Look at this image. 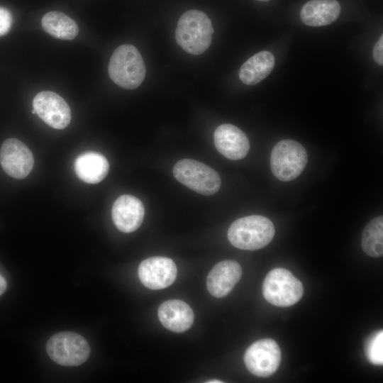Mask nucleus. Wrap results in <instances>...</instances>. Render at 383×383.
I'll return each instance as SVG.
<instances>
[{"label":"nucleus","mask_w":383,"mask_h":383,"mask_svg":"<svg viewBox=\"0 0 383 383\" xmlns=\"http://www.w3.org/2000/svg\"><path fill=\"white\" fill-rule=\"evenodd\" d=\"M213 31L207 15L201 11L192 9L179 18L174 36L176 42L184 51L197 55L209 48Z\"/></svg>","instance_id":"obj_1"},{"label":"nucleus","mask_w":383,"mask_h":383,"mask_svg":"<svg viewBox=\"0 0 383 383\" xmlns=\"http://www.w3.org/2000/svg\"><path fill=\"white\" fill-rule=\"evenodd\" d=\"M108 73L111 79L119 87L133 89L145 79L146 68L142 55L133 45L124 44L112 53Z\"/></svg>","instance_id":"obj_2"},{"label":"nucleus","mask_w":383,"mask_h":383,"mask_svg":"<svg viewBox=\"0 0 383 383\" xmlns=\"http://www.w3.org/2000/svg\"><path fill=\"white\" fill-rule=\"evenodd\" d=\"M274 232V225L269 218L252 215L235 220L228 230V238L237 248L254 250L269 244Z\"/></svg>","instance_id":"obj_3"},{"label":"nucleus","mask_w":383,"mask_h":383,"mask_svg":"<svg viewBox=\"0 0 383 383\" xmlns=\"http://www.w3.org/2000/svg\"><path fill=\"white\" fill-rule=\"evenodd\" d=\"M307 163V152L302 145L293 140H282L273 148L270 167L279 180L289 182L299 177Z\"/></svg>","instance_id":"obj_4"},{"label":"nucleus","mask_w":383,"mask_h":383,"mask_svg":"<svg viewBox=\"0 0 383 383\" xmlns=\"http://www.w3.org/2000/svg\"><path fill=\"white\" fill-rule=\"evenodd\" d=\"M302 283L291 272L275 268L269 272L262 284V294L270 304L287 307L297 303L302 297Z\"/></svg>","instance_id":"obj_5"},{"label":"nucleus","mask_w":383,"mask_h":383,"mask_svg":"<svg viewBox=\"0 0 383 383\" xmlns=\"http://www.w3.org/2000/svg\"><path fill=\"white\" fill-rule=\"evenodd\" d=\"M173 174L177 181L202 195L216 194L221 187L218 172L199 161L182 159L174 166Z\"/></svg>","instance_id":"obj_6"},{"label":"nucleus","mask_w":383,"mask_h":383,"mask_svg":"<svg viewBox=\"0 0 383 383\" xmlns=\"http://www.w3.org/2000/svg\"><path fill=\"white\" fill-rule=\"evenodd\" d=\"M46 351L58 365L73 367L87 361L90 355V347L81 335L64 331L50 337L46 344Z\"/></svg>","instance_id":"obj_7"},{"label":"nucleus","mask_w":383,"mask_h":383,"mask_svg":"<svg viewBox=\"0 0 383 383\" xmlns=\"http://www.w3.org/2000/svg\"><path fill=\"white\" fill-rule=\"evenodd\" d=\"M281 350L271 338H264L253 343L245 351L244 362L252 374L267 377L274 374L281 362Z\"/></svg>","instance_id":"obj_8"},{"label":"nucleus","mask_w":383,"mask_h":383,"mask_svg":"<svg viewBox=\"0 0 383 383\" xmlns=\"http://www.w3.org/2000/svg\"><path fill=\"white\" fill-rule=\"evenodd\" d=\"M0 163L8 175L21 179L32 171L34 158L30 150L22 141L9 138L1 147Z\"/></svg>","instance_id":"obj_9"},{"label":"nucleus","mask_w":383,"mask_h":383,"mask_svg":"<svg viewBox=\"0 0 383 383\" xmlns=\"http://www.w3.org/2000/svg\"><path fill=\"white\" fill-rule=\"evenodd\" d=\"M35 113L49 126L55 129L65 128L71 121V110L57 94L43 91L37 94L33 100Z\"/></svg>","instance_id":"obj_10"},{"label":"nucleus","mask_w":383,"mask_h":383,"mask_svg":"<svg viewBox=\"0 0 383 383\" xmlns=\"http://www.w3.org/2000/svg\"><path fill=\"white\" fill-rule=\"evenodd\" d=\"M138 277L142 284L150 289H162L170 286L177 277L174 261L166 257L155 256L141 262Z\"/></svg>","instance_id":"obj_11"},{"label":"nucleus","mask_w":383,"mask_h":383,"mask_svg":"<svg viewBox=\"0 0 383 383\" xmlns=\"http://www.w3.org/2000/svg\"><path fill=\"white\" fill-rule=\"evenodd\" d=\"M217 150L228 159L240 160L246 156L250 143L246 134L234 125L224 123L217 127L213 135Z\"/></svg>","instance_id":"obj_12"},{"label":"nucleus","mask_w":383,"mask_h":383,"mask_svg":"<svg viewBox=\"0 0 383 383\" xmlns=\"http://www.w3.org/2000/svg\"><path fill=\"white\" fill-rule=\"evenodd\" d=\"M145 215V208L137 197L124 194L113 203L111 217L116 227L121 232L131 233L141 225Z\"/></svg>","instance_id":"obj_13"},{"label":"nucleus","mask_w":383,"mask_h":383,"mask_svg":"<svg viewBox=\"0 0 383 383\" xmlns=\"http://www.w3.org/2000/svg\"><path fill=\"white\" fill-rule=\"evenodd\" d=\"M242 276L240 265L234 260L218 262L210 271L206 279L209 292L216 298L228 295Z\"/></svg>","instance_id":"obj_14"},{"label":"nucleus","mask_w":383,"mask_h":383,"mask_svg":"<svg viewBox=\"0 0 383 383\" xmlns=\"http://www.w3.org/2000/svg\"><path fill=\"white\" fill-rule=\"evenodd\" d=\"M158 318L167 329L182 333L188 330L194 322V315L184 301L171 299L162 303L158 309Z\"/></svg>","instance_id":"obj_15"},{"label":"nucleus","mask_w":383,"mask_h":383,"mask_svg":"<svg viewBox=\"0 0 383 383\" xmlns=\"http://www.w3.org/2000/svg\"><path fill=\"white\" fill-rule=\"evenodd\" d=\"M74 167L77 176L88 184L100 182L106 177L109 170V164L106 157L93 151L78 155Z\"/></svg>","instance_id":"obj_16"},{"label":"nucleus","mask_w":383,"mask_h":383,"mask_svg":"<svg viewBox=\"0 0 383 383\" xmlns=\"http://www.w3.org/2000/svg\"><path fill=\"white\" fill-rule=\"evenodd\" d=\"M340 13V6L336 0H311L300 12L301 21L309 26H322L335 21Z\"/></svg>","instance_id":"obj_17"},{"label":"nucleus","mask_w":383,"mask_h":383,"mask_svg":"<svg viewBox=\"0 0 383 383\" xmlns=\"http://www.w3.org/2000/svg\"><path fill=\"white\" fill-rule=\"evenodd\" d=\"M274 65V55L269 51H260L241 65L239 78L245 84H256L270 74Z\"/></svg>","instance_id":"obj_18"},{"label":"nucleus","mask_w":383,"mask_h":383,"mask_svg":"<svg viewBox=\"0 0 383 383\" xmlns=\"http://www.w3.org/2000/svg\"><path fill=\"white\" fill-rule=\"evenodd\" d=\"M41 24L43 30L54 38L70 40L77 37L79 28L76 22L64 13L50 11L45 13Z\"/></svg>","instance_id":"obj_19"},{"label":"nucleus","mask_w":383,"mask_h":383,"mask_svg":"<svg viewBox=\"0 0 383 383\" xmlns=\"http://www.w3.org/2000/svg\"><path fill=\"white\" fill-rule=\"evenodd\" d=\"M361 245L369 256L379 257L383 254V217L371 220L363 230Z\"/></svg>","instance_id":"obj_20"},{"label":"nucleus","mask_w":383,"mask_h":383,"mask_svg":"<svg viewBox=\"0 0 383 383\" xmlns=\"http://www.w3.org/2000/svg\"><path fill=\"white\" fill-rule=\"evenodd\" d=\"M365 353L372 364L375 365L383 364V331L382 330L369 338L365 345Z\"/></svg>","instance_id":"obj_21"},{"label":"nucleus","mask_w":383,"mask_h":383,"mask_svg":"<svg viewBox=\"0 0 383 383\" xmlns=\"http://www.w3.org/2000/svg\"><path fill=\"white\" fill-rule=\"evenodd\" d=\"M13 16L9 9L0 6V37L8 33L12 26Z\"/></svg>","instance_id":"obj_22"},{"label":"nucleus","mask_w":383,"mask_h":383,"mask_svg":"<svg viewBox=\"0 0 383 383\" xmlns=\"http://www.w3.org/2000/svg\"><path fill=\"white\" fill-rule=\"evenodd\" d=\"M373 57L379 65H383V36L381 35L373 48Z\"/></svg>","instance_id":"obj_23"},{"label":"nucleus","mask_w":383,"mask_h":383,"mask_svg":"<svg viewBox=\"0 0 383 383\" xmlns=\"http://www.w3.org/2000/svg\"><path fill=\"white\" fill-rule=\"evenodd\" d=\"M7 283L4 277L0 274V296L6 291Z\"/></svg>","instance_id":"obj_24"},{"label":"nucleus","mask_w":383,"mask_h":383,"mask_svg":"<svg viewBox=\"0 0 383 383\" xmlns=\"http://www.w3.org/2000/svg\"><path fill=\"white\" fill-rule=\"evenodd\" d=\"M206 382H208V383H216V382L221 383V382H221L220 380L214 379V380H212V381H208Z\"/></svg>","instance_id":"obj_25"},{"label":"nucleus","mask_w":383,"mask_h":383,"mask_svg":"<svg viewBox=\"0 0 383 383\" xmlns=\"http://www.w3.org/2000/svg\"><path fill=\"white\" fill-rule=\"evenodd\" d=\"M32 113H33V114H35V111L34 109L32 110Z\"/></svg>","instance_id":"obj_26"},{"label":"nucleus","mask_w":383,"mask_h":383,"mask_svg":"<svg viewBox=\"0 0 383 383\" xmlns=\"http://www.w3.org/2000/svg\"><path fill=\"white\" fill-rule=\"evenodd\" d=\"M258 1H268L270 0H258Z\"/></svg>","instance_id":"obj_27"}]
</instances>
